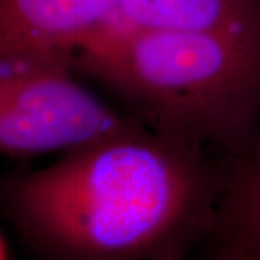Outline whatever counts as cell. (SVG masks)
Masks as SVG:
<instances>
[{
  "label": "cell",
  "instance_id": "5",
  "mask_svg": "<svg viewBox=\"0 0 260 260\" xmlns=\"http://www.w3.org/2000/svg\"><path fill=\"white\" fill-rule=\"evenodd\" d=\"M205 243V259L260 260V133L221 159V188Z\"/></svg>",
  "mask_w": 260,
  "mask_h": 260
},
{
  "label": "cell",
  "instance_id": "8",
  "mask_svg": "<svg viewBox=\"0 0 260 260\" xmlns=\"http://www.w3.org/2000/svg\"><path fill=\"white\" fill-rule=\"evenodd\" d=\"M204 260H210V259H204Z\"/></svg>",
  "mask_w": 260,
  "mask_h": 260
},
{
  "label": "cell",
  "instance_id": "6",
  "mask_svg": "<svg viewBox=\"0 0 260 260\" xmlns=\"http://www.w3.org/2000/svg\"><path fill=\"white\" fill-rule=\"evenodd\" d=\"M117 25L260 38V0H123Z\"/></svg>",
  "mask_w": 260,
  "mask_h": 260
},
{
  "label": "cell",
  "instance_id": "4",
  "mask_svg": "<svg viewBox=\"0 0 260 260\" xmlns=\"http://www.w3.org/2000/svg\"><path fill=\"white\" fill-rule=\"evenodd\" d=\"M123 0H0V47H47L70 54L110 28Z\"/></svg>",
  "mask_w": 260,
  "mask_h": 260
},
{
  "label": "cell",
  "instance_id": "1",
  "mask_svg": "<svg viewBox=\"0 0 260 260\" xmlns=\"http://www.w3.org/2000/svg\"><path fill=\"white\" fill-rule=\"evenodd\" d=\"M221 162L145 124L0 179V211L42 260H185L211 232Z\"/></svg>",
  "mask_w": 260,
  "mask_h": 260
},
{
  "label": "cell",
  "instance_id": "3",
  "mask_svg": "<svg viewBox=\"0 0 260 260\" xmlns=\"http://www.w3.org/2000/svg\"><path fill=\"white\" fill-rule=\"evenodd\" d=\"M75 74L64 49L0 47V153L68 152L143 124L103 102Z\"/></svg>",
  "mask_w": 260,
  "mask_h": 260
},
{
  "label": "cell",
  "instance_id": "7",
  "mask_svg": "<svg viewBox=\"0 0 260 260\" xmlns=\"http://www.w3.org/2000/svg\"><path fill=\"white\" fill-rule=\"evenodd\" d=\"M0 260H6V253H5V246H3L2 239H0Z\"/></svg>",
  "mask_w": 260,
  "mask_h": 260
},
{
  "label": "cell",
  "instance_id": "2",
  "mask_svg": "<svg viewBox=\"0 0 260 260\" xmlns=\"http://www.w3.org/2000/svg\"><path fill=\"white\" fill-rule=\"evenodd\" d=\"M71 62L160 135L227 156L260 133V38L117 25Z\"/></svg>",
  "mask_w": 260,
  "mask_h": 260
}]
</instances>
